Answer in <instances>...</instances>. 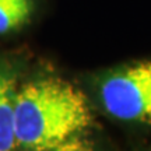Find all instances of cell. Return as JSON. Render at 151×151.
Instances as JSON below:
<instances>
[{"mask_svg":"<svg viewBox=\"0 0 151 151\" xmlns=\"http://www.w3.org/2000/svg\"><path fill=\"white\" fill-rule=\"evenodd\" d=\"M20 84L16 66L0 60V151L16 148L14 136V105Z\"/></svg>","mask_w":151,"mask_h":151,"instance_id":"obj_3","label":"cell"},{"mask_svg":"<svg viewBox=\"0 0 151 151\" xmlns=\"http://www.w3.org/2000/svg\"><path fill=\"white\" fill-rule=\"evenodd\" d=\"M92 124L88 99L70 81L42 76L18 84L14 105L16 148H81Z\"/></svg>","mask_w":151,"mask_h":151,"instance_id":"obj_1","label":"cell"},{"mask_svg":"<svg viewBox=\"0 0 151 151\" xmlns=\"http://www.w3.org/2000/svg\"><path fill=\"white\" fill-rule=\"evenodd\" d=\"M35 10V0H0V35L25 25Z\"/></svg>","mask_w":151,"mask_h":151,"instance_id":"obj_4","label":"cell"},{"mask_svg":"<svg viewBox=\"0 0 151 151\" xmlns=\"http://www.w3.org/2000/svg\"><path fill=\"white\" fill-rule=\"evenodd\" d=\"M98 97L105 112L119 122L151 124V60L104 73L98 80Z\"/></svg>","mask_w":151,"mask_h":151,"instance_id":"obj_2","label":"cell"}]
</instances>
